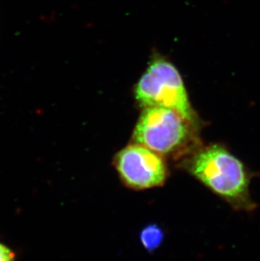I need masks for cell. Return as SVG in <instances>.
I'll list each match as a JSON object with an SVG mask.
<instances>
[{"label": "cell", "mask_w": 260, "mask_h": 261, "mask_svg": "<svg viewBox=\"0 0 260 261\" xmlns=\"http://www.w3.org/2000/svg\"><path fill=\"white\" fill-rule=\"evenodd\" d=\"M186 168L211 192L238 212H253L250 184L257 173L221 144L199 147L187 159Z\"/></svg>", "instance_id": "1"}, {"label": "cell", "mask_w": 260, "mask_h": 261, "mask_svg": "<svg viewBox=\"0 0 260 261\" xmlns=\"http://www.w3.org/2000/svg\"><path fill=\"white\" fill-rule=\"evenodd\" d=\"M199 127L172 109L144 108L133 133V143L140 144L162 156L180 158L201 147Z\"/></svg>", "instance_id": "2"}, {"label": "cell", "mask_w": 260, "mask_h": 261, "mask_svg": "<svg viewBox=\"0 0 260 261\" xmlns=\"http://www.w3.org/2000/svg\"><path fill=\"white\" fill-rule=\"evenodd\" d=\"M135 100L143 108L161 107L172 109L185 120L199 127L184 81L177 68L167 59L151 61L135 90Z\"/></svg>", "instance_id": "3"}, {"label": "cell", "mask_w": 260, "mask_h": 261, "mask_svg": "<svg viewBox=\"0 0 260 261\" xmlns=\"http://www.w3.org/2000/svg\"><path fill=\"white\" fill-rule=\"evenodd\" d=\"M114 165L123 184L136 190L162 186L168 175L163 156L140 144H130L118 151Z\"/></svg>", "instance_id": "4"}, {"label": "cell", "mask_w": 260, "mask_h": 261, "mask_svg": "<svg viewBox=\"0 0 260 261\" xmlns=\"http://www.w3.org/2000/svg\"><path fill=\"white\" fill-rule=\"evenodd\" d=\"M140 240L148 252L152 253L158 249L164 240V232L157 224H150L144 227L140 233Z\"/></svg>", "instance_id": "5"}, {"label": "cell", "mask_w": 260, "mask_h": 261, "mask_svg": "<svg viewBox=\"0 0 260 261\" xmlns=\"http://www.w3.org/2000/svg\"><path fill=\"white\" fill-rule=\"evenodd\" d=\"M15 257L14 252L10 248L0 243V261H15Z\"/></svg>", "instance_id": "6"}]
</instances>
